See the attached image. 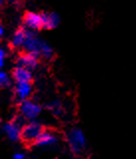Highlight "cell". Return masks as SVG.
Returning a JSON list of instances; mask_svg holds the SVG:
<instances>
[{
    "label": "cell",
    "mask_w": 136,
    "mask_h": 159,
    "mask_svg": "<svg viewBox=\"0 0 136 159\" xmlns=\"http://www.w3.org/2000/svg\"><path fill=\"white\" fill-rule=\"evenodd\" d=\"M66 142L69 150L75 157H80L88 149V139L83 129L79 127L70 128L66 133Z\"/></svg>",
    "instance_id": "6da1fadb"
},
{
    "label": "cell",
    "mask_w": 136,
    "mask_h": 159,
    "mask_svg": "<svg viewBox=\"0 0 136 159\" xmlns=\"http://www.w3.org/2000/svg\"><path fill=\"white\" fill-rule=\"evenodd\" d=\"M23 49L27 52L37 54L45 59H51L54 56L53 48L46 41L40 38L36 33L29 30Z\"/></svg>",
    "instance_id": "7a4b0ae2"
},
{
    "label": "cell",
    "mask_w": 136,
    "mask_h": 159,
    "mask_svg": "<svg viewBox=\"0 0 136 159\" xmlns=\"http://www.w3.org/2000/svg\"><path fill=\"white\" fill-rule=\"evenodd\" d=\"M27 120L18 114L17 116L10 119L2 124V132L9 141L17 142L22 139V128Z\"/></svg>",
    "instance_id": "3957f363"
},
{
    "label": "cell",
    "mask_w": 136,
    "mask_h": 159,
    "mask_svg": "<svg viewBox=\"0 0 136 159\" xmlns=\"http://www.w3.org/2000/svg\"><path fill=\"white\" fill-rule=\"evenodd\" d=\"M44 126L37 119L34 120H27L24 123L22 128V139L26 143H33L37 140L38 137L44 131Z\"/></svg>",
    "instance_id": "277c9868"
},
{
    "label": "cell",
    "mask_w": 136,
    "mask_h": 159,
    "mask_svg": "<svg viewBox=\"0 0 136 159\" xmlns=\"http://www.w3.org/2000/svg\"><path fill=\"white\" fill-rule=\"evenodd\" d=\"M42 112V107L31 98L19 102V114L25 120L37 119Z\"/></svg>",
    "instance_id": "5b68a950"
},
{
    "label": "cell",
    "mask_w": 136,
    "mask_h": 159,
    "mask_svg": "<svg viewBox=\"0 0 136 159\" xmlns=\"http://www.w3.org/2000/svg\"><path fill=\"white\" fill-rule=\"evenodd\" d=\"M59 142V136L56 132L49 129H44L41 135L34 142V145L39 148H51L56 146Z\"/></svg>",
    "instance_id": "8992f818"
},
{
    "label": "cell",
    "mask_w": 136,
    "mask_h": 159,
    "mask_svg": "<svg viewBox=\"0 0 136 159\" xmlns=\"http://www.w3.org/2000/svg\"><path fill=\"white\" fill-rule=\"evenodd\" d=\"M23 25L29 31L36 32L43 28L42 14L37 12H27L23 17Z\"/></svg>",
    "instance_id": "52a82bcc"
},
{
    "label": "cell",
    "mask_w": 136,
    "mask_h": 159,
    "mask_svg": "<svg viewBox=\"0 0 136 159\" xmlns=\"http://www.w3.org/2000/svg\"><path fill=\"white\" fill-rule=\"evenodd\" d=\"M14 97L17 102H23L25 99L31 98L33 93V86L31 82L15 83L14 86Z\"/></svg>",
    "instance_id": "ba28073f"
},
{
    "label": "cell",
    "mask_w": 136,
    "mask_h": 159,
    "mask_svg": "<svg viewBox=\"0 0 136 159\" xmlns=\"http://www.w3.org/2000/svg\"><path fill=\"white\" fill-rule=\"evenodd\" d=\"M39 55L31 53V52H27L25 51L22 54H20L18 58H17V65L25 67L29 70H34L35 68H37L38 63H39Z\"/></svg>",
    "instance_id": "9c48e42d"
},
{
    "label": "cell",
    "mask_w": 136,
    "mask_h": 159,
    "mask_svg": "<svg viewBox=\"0 0 136 159\" xmlns=\"http://www.w3.org/2000/svg\"><path fill=\"white\" fill-rule=\"evenodd\" d=\"M11 76L15 83L31 82L33 78L31 70L20 66V65H17V66L12 70Z\"/></svg>",
    "instance_id": "30bf717a"
},
{
    "label": "cell",
    "mask_w": 136,
    "mask_h": 159,
    "mask_svg": "<svg viewBox=\"0 0 136 159\" xmlns=\"http://www.w3.org/2000/svg\"><path fill=\"white\" fill-rule=\"evenodd\" d=\"M43 17V28L47 30L55 29L61 22L60 16L55 12H44L42 13Z\"/></svg>",
    "instance_id": "8fae6325"
},
{
    "label": "cell",
    "mask_w": 136,
    "mask_h": 159,
    "mask_svg": "<svg viewBox=\"0 0 136 159\" xmlns=\"http://www.w3.org/2000/svg\"><path fill=\"white\" fill-rule=\"evenodd\" d=\"M28 34V30L26 28H20L15 31V33L12 35V38L10 40L11 46L15 49H21L23 48L25 41H26Z\"/></svg>",
    "instance_id": "7c38bea8"
},
{
    "label": "cell",
    "mask_w": 136,
    "mask_h": 159,
    "mask_svg": "<svg viewBox=\"0 0 136 159\" xmlns=\"http://www.w3.org/2000/svg\"><path fill=\"white\" fill-rule=\"evenodd\" d=\"M47 108H48V111L55 116H61L64 113V106H63L62 102L58 101V99L50 102L47 106Z\"/></svg>",
    "instance_id": "4fadbf2b"
},
{
    "label": "cell",
    "mask_w": 136,
    "mask_h": 159,
    "mask_svg": "<svg viewBox=\"0 0 136 159\" xmlns=\"http://www.w3.org/2000/svg\"><path fill=\"white\" fill-rule=\"evenodd\" d=\"M12 81H13L12 76H10L7 72L3 71V70L0 72V86L2 88H9L11 86Z\"/></svg>",
    "instance_id": "5bb4252c"
},
{
    "label": "cell",
    "mask_w": 136,
    "mask_h": 159,
    "mask_svg": "<svg viewBox=\"0 0 136 159\" xmlns=\"http://www.w3.org/2000/svg\"><path fill=\"white\" fill-rule=\"evenodd\" d=\"M8 57V52L7 50L5 48H1L0 49V67L3 68L4 65H5V62H6V59Z\"/></svg>",
    "instance_id": "9a60e30c"
},
{
    "label": "cell",
    "mask_w": 136,
    "mask_h": 159,
    "mask_svg": "<svg viewBox=\"0 0 136 159\" xmlns=\"http://www.w3.org/2000/svg\"><path fill=\"white\" fill-rule=\"evenodd\" d=\"M11 159H27L26 158V154H25L24 152H16V153H14L13 155H12V158Z\"/></svg>",
    "instance_id": "2e32d148"
},
{
    "label": "cell",
    "mask_w": 136,
    "mask_h": 159,
    "mask_svg": "<svg viewBox=\"0 0 136 159\" xmlns=\"http://www.w3.org/2000/svg\"><path fill=\"white\" fill-rule=\"evenodd\" d=\"M0 37H1V38L4 37V28H3V26H0Z\"/></svg>",
    "instance_id": "e0dca14e"
},
{
    "label": "cell",
    "mask_w": 136,
    "mask_h": 159,
    "mask_svg": "<svg viewBox=\"0 0 136 159\" xmlns=\"http://www.w3.org/2000/svg\"><path fill=\"white\" fill-rule=\"evenodd\" d=\"M11 2H19V1H22V0H9Z\"/></svg>",
    "instance_id": "ac0fdd59"
},
{
    "label": "cell",
    "mask_w": 136,
    "mask_h": 159,
    "mask_svg": "<svg viewBox=\"0 0 136 159\" xmlns=\"http://www.w3.org/2000/svg\"><path fill=\"white\" fill-rule=\"evenodd\" d=\"M53 159H61V158H53Z\"/></svg>",
    "instance_id": "d6986e66"
},
{
    "label": "cell",
    "mask_w": 136,
    "mask_h": 159,
    "mask_svg": "<svg viewBox=\"0 0 136 159\" xmlns=\"http://www.w3.org/2000/svg\"><path fill=\"white\" fill-rule=\"evenodd\" d=\"M1 1H2V0H1Z\"/></svg>",
    "instance_id": "ffe728a7"
}]
</instances>
